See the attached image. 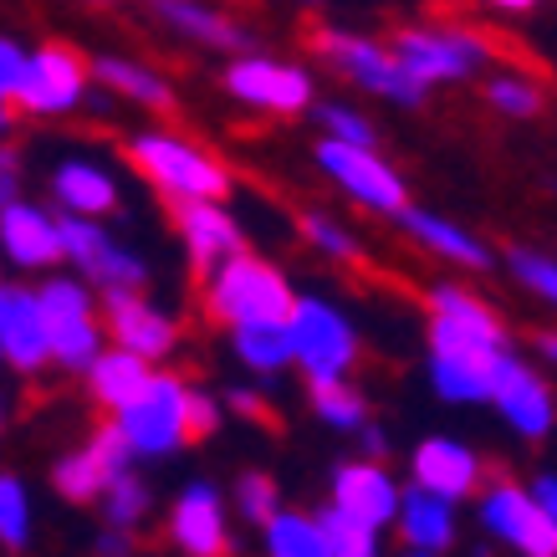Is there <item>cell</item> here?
Returning <instances> with one entry per match:
<instances>
[{
	"mask_svg": "<svg viewBox=\"0 0 557 557\" xmlns=\"http://www.w3.org/2000/svg\"><path fill=\"white\" fill-rule=\"evenodd\" d=\"M424 307H430V388L445 405H491L502 358L511 354L507 322L456 282L430 287Z\"/></svg>",
	"mask_w": 557,
	"mask_h": 557,
	"instance_id": "6da1fadb",
	"label": "cell"
},
{
	"mask_svg": "<svg viewBox=\"0 0 557 557\" xmlns=\"http://www.w3.org/2000/svg\"><path fill=\"white\" fill-rule=\"evenodd\" d=\"M200 312L225 333L240 327H287L297 312L287 271L256 251H236L200 276Z\"/></svg>",
	"mask_w": 557,
	"mask_h": 557,
	"instance_id": "7a4b0ae2",
	"label": "cell"
},
{
	"mask_svg": "<svg viewBox=\"0 0 557 557\" xmlns=\"http://www.w3.org/2000/svg\"><path fill=\"white\" fill-rule=\"evenodd\" d=\"M307 51H312L333 77H343L348 87L369 92V98L388 102V108H409V113H414V108L430 102V87L405 67V57L394 51V41L348 32V26H333V21H312V26H307Z\"/></svg>",
	"mask_w": 557,
	"mask_h": 557,
	"instance_id": "3957f363",
	"label": "cell"
},
{
	"mask_svg": "<svg viewBox=\"0 0 557 557\" xmlns=\"http://www.w3.org/2000/svg\"><path fill=\"white\" fill-rule=\"evenodd\" d=\"M123 159L134 164V174H144L164 205H185V200H231V170L220 164L215 153L195 144L185 134L170 128H138L123 138Z\"/></svg>",
	"mask_w": 557,
	"mask_h": 557,
	"instance_id": "277c9868",
	"label": "cell"
},
{
	"mask_svg": "<svg viewBox=\"0 0 557 557\" xmlns=\"http://www.w3.org/2000/svg\"><path fill=\"white\" fill-rule=\"evenodd\" d=\"M92 57H83L67 41H36L26 47V62L11 83H0L5 119H67L92 102Z\"/></svg>",
	"mask_w": 557,
	"mask_h": 557,
	"instance_id": "5b68a950",
	"label": "cell"
},
{
	"mask_svg": "<svg viewBox=\"0 0 557 557\" xmlns=\"http://www.w3.org/2000/svg\"><path fill=\"white\" fill-rule=\"evenodd\" d=\"M388 41L430 92L475 83L496 67V41L471 21H405V26H394Z\"/></svg>",
	"mask_w": 557,
	"mask_h": 557,
	"instance_id": "8992f818",
	"label": "cell"
},
{
	"mask_svg": "<svg viewBox=\"0 0 557 557\" xmlns=\"http://www.w3.org/2000/svg\"><path fill=\"white\" fill-rule=\"evenodd\" d=\"M220 87L225 98L251 108V113H267V119H302L318 108V77L302 62H287V57H271V51L251 47L231 57L225 72H220Z\"/></svg>",
	"mask_w": 557,
	"mask_h": 557,
	"instance_id": "52a82bcc",
	"label": "cell"
},
{
	"mask_svg": "<svg viewBox=\"0 0 557 557\" xmlns=\"http://www.w3.org/2000/svg\"><path fill=\"white\" fill-rule=\"evenodd\" d=\"M312 164H318V170L327 174L358 210H369V215L399 220L409 210L405 174L379 153V144H348V138L322 134L318 144H312Z\"/></svg>",
	"mask_w": 557,
	"mask_h": 557,
	"instance_id": "ba28073f",
	"label": "cell"
},
{
	"mask_svg": "<svg viewBox=\"0 0 557 557\" xmlns=\"http://www.w3.org/2000/svg\"><path fill=\"white\" fill-rule=\"evenodd\" d=\"M287 333L307 384H318V379H354L358 358H363V338H358V327L348 322L343 307H333L327 297H297Z\"/></svg>",
	"mask_w": 557,
	"mask_h": 557,
	"instance_id": "9c48e42d",
	"label": "cell"
},
{
	"mask_svg": "<svg viewBox=\"0 0 557 557\" xmlns=\"http://www.w3.org/2000/svg\"><path fill=\"white\" fill-rule=\"evenodd\" d=\"M475 522L491 542L511 547L517 557H557V517L537 502L532 486H517L511 475H496L475 496Z\"/></svg>",
	"mask_w": 557,
	"mask_h": 557,
	"instance_id": "30bf717a",
	"label": "cell"
},
{
	"mask_svg": "<svg viewBox=\"0 0 557 557\" xmlns=\"http://www.w3.org/2000/svg\"><path fill=\"white\" fill-rule=\"evenodd\" d=\"M113 420L128 435L138 460H164L174 450L195 445L189 440V384L180 373H153L149 384H144V394H138L134 405H123Z\"/></svg>",
	"mask_w": 557,
	"mask_h": 557,
	"instance_id": "8fae6325",
	"label": "cell"
},
{
	"mask_svg": "<svg viewBox=\"0 0 557 557\" xmlns=\"http://www.w3.org/2000/svg\"><path fill=\"white\" fill-rule=\"evenodd\" d=\"M41 302L51 318V363L62 373H87V363L102 354V307L92 297L87 276H51L41 282Z\"/></svg>",
	"mask_w": 557,
	"mask_h": 557,
	"instance_id": "7c38bea8",
	"label": "cell"
},
{
	"mask_svg": "<svg viewBox=\"0 0 557 557\" xmlns=\"http://www.w3.org/2000/svg\"><path fill=\"white\" fill-rule=\"evenodd\" d=\"M134 460L138 456L128 445V435L119 430V420H108L87 435V445L67 450L51 466V496H62L67 507H98L102 491L113 486V475L134 471Z\"/></svg>",
	"mask_w": 557,
	"mask_h": 557,
	"instance_id": "4fadbf2b",
	"label": "cell"
},
{
	"mask_svg": "<svg viewBox=\"0 0 557 557\" xmlns=\"http://www.w3.org/2000/svg\"><path fill=\"white\" fill-rule=\"evenodd\" d=\"M57 215H62V246H67V261L77 267V276H87L98 292L149 287V261L108 236L92 215H72V210H57Z\"/></svg>",
	"mask_w": 557,
	"mask_h": 557,
	"instance_id": "5bb4252c",
	"label": "cell"
},
{
	"mask_svg": "<svg viewBox=\"0 0 557 557\" xmlns=\"http://www.w3.org/2000/svg\"><path fill=\"white\" fill-rule=\"evenodd\" d=\"M153 26H164L170 36H180L185 47H200V51H220V57H240V51L256 47L251 26L225 11L215 0H144Z\"/></svg>",
	"mask_w": 557,
	"mask_h": 557,
	"instance_id": "9a60e30c",
	"label": "cell"
},
{
	"mask_svg": "<svg viewBox=\"0 0 557 557\" xmlns=\"http://www.w3.org/2000/svg\"><path fill=\"white\" fill-rule=\"evenodd\" d=\"M102 322H108V338L119 348H134L138 358L149 363H164V358L180 348V322L153 307L144 297V287H108L102 292Z\"/></svg>",
	"mask_w": 557,
	"mask_h": 557,
	"instance_id": "2e32d148",
	"label": "cell"
},
{
	"mask_svg": "<svg viewBox=\"0 0 557 557\" xmlns=\"http://www.w3.org/2000/svg\"><path fill=\"white\" fill-rule=\"evenodd\" d=\"M170 542L180 557H236L231 511L210 481H189L170 507Z\"/></svg>",
	"mask_w": 557,
	"mask_h": 557,
	"instance_id": "e0dca14e",
	"label": "cell"
},
{
	"mask_svg": "<svg viewBox=\"0 0 557 557\" xmlns=\"http://www.w3.org/2000/svg\"><path fill=\"white\" fill-rule=\"evenodd\" d=\"M0 358L16 373L51 369V318L41 287H21V282L0 287Z\"/></svg>",
	"mask_w": 557,
	"mask_h": 557,
	"instance_id": "ac0fdd59",
	"label": "cell"
},
{
	"mask_svg": "<svg viewBox=\"0 0 557 557\" xmlns=\"http://www.w3.org/2000/svg\"><path fill=\"white\" fill-rule=\"evenodd\" d=\"M0 251L16 271H51L57 261H67L62 215H51V210L21 200V195L0 200Z\"/></svg>",
	"mask_w": 557,
	"mask_h": 557,
	"instance_id": "d6986e66",
	"label": "cell"
},
{
	"mask_svg": "<svg viewBox=\"0 0 557 557\" xmlns=\"http://www.w3.org/2000/svg\"><path fill=\"white\" fill-rule=\"evenodd\" d=\"M491 405L496 414L517 430L522 440H547L557 424V394L547 388L532 363H522L517 354L502 358V373H496V388H491Z\"/></svg>",
	"mask_w": 557,
	"mask_h": 557,
	"instance_id": "ffe728a7",
	"label": "cell"
},
{
	"mask_svg": "<svg viewBox=\"0 0 557 557\" xmlns=\"http://www.w3.org/2000/svg\"><path fill=\"white\" fill-rule=\"evenodd\" d=\"M409 481H420L450 502H471L486 486V460L456 435H424L409 456Z\"/></svg>",
	"mask_w": 557,
	"mask_h": 557,
	"instance_id": "44dd1931",
	"label": "cell"
},
{
	"mask_svg": "<svg viewBox=\"0 0 557 557\" xmlns=\"http://www.w3.org/2000/svg\"><path fill=\"white\" fill-rule=\"evenodd\" d=\"M333 502H338L343 511H354L358 522L369 527H394L399 522V502H405V486L388 475L384 460H338L333 466Z\"/></svg>",
	"mask_w": 557,
	"mask_h": 557,
	"instance_id": "7402d4cb",
	"label": "cell"
},
{
	"mask_svg": "<svg viewBox=\"0 0 557 557\" xmlns=\"http://www.w3.org/2000/svg\"><path fill=\"white\" fill-rule=\"evenodd\" d=\"M170 220H174V236L185 240L189 267L200 271V276L215 267V261H225V256L246 251V231H240V220L225 210V200L170 205Z\"/></svg>",
	"mask_w": 557,
	"mask_h": 557,
	"instance_id": "603a6c76",
	"label": "cell"
},
{
	"mask_svg": "<svg viewBox=\"0 0 557 557\" xmlns=\"http://www.w3.org/2000/svg\"><path fill=\"white\" fill-rule=\"evenodd\" d=\"M92 77H98V87L108 98L134 102L144 113H159V119H170L180 108V92H174L170 77L159 67H149V62H138V57H123V51H98L92 57Z\"/></svg>",
	"mask_w": 557,
	"mask_h": 557,
	"instance_id": "cb8c5ba5",
	"label": "cell"
},
{
	"mask_svg": "<svg viewBox=\"0 0 557 557\" xmlns=\"http://www.w3.org/2000/svg\"><path fill=\"white\" fill-rule=\"evenodd\" d=\"M399 225H405V236L420 246V251L440 256V261H450V267L460 271H491V246L475 231H466V225H456V220L435 215V210H420V205H409L405 215H399Z\"/></svg>",
	"mask_w": 557,
	"mask_h": 557,
	"instance_id": "d4e9b609",
	"label": "cell"
},
{
	"mask_svg": "<svg viewBox=\"0 0 557 557\" xmlns=\"http://www.w3.org/2000/svg\"><path fill=\"white\" fill-rule=\"evenodd\" d=\"M47 189L57 210H72V215H113L123 205V189L113 180V170H102L98 159H62L57 170L47 174Z\"/></svg>",
	"mask_w": 557,
	"mask_h": 557,
	"instance_id": "484cf974",
	"label": "cell"
},
{
	"mask_svg": "<svg viewBox=\"0 0 557 557\" xmlns=\"http://www.w3.org/2000/svg\"><path fill=\"white\" fill-rule=\"evenodd\" d=\"M456 507L460 502H450V496L420 486V481H409L405 502H399V522H394V532H399L405 547H420V553H450V547L460 542Z\"/></svg>",
	"mask_w": 557,
	"mask_h": 557,
	"instance_id": "4316f807",
	"label": "cell"
},
{
	"mask_svg": "<svg viewBox=\"0 0 557 557\" xmlns=\"http://www.w3.org/2000/svg\"><path fill=\"white\" fill-rule=\"evenodd\" d=\"M153 379V363L149 358H138L134 348H102L92 363H87L83 373V388H87V399L98 409H108V414H119L123 405H134L138 394H144V384Z\"/></svg>",
	"mask_w": 557,
	"mask_h": 557,
	"instance_id": "83f0119b",
	"label": "cell"
},
{
	"mask_svg": "<svg viewBox=\"0 0 557 557\" xmlns=\"http://www.w3.org/2000/svg\"><path fill=\"white\" fill-rule=\"evenodd\" d=\"M261 542H267V557H333V542H327V527L318 511L282 507L261 527Z\"/></svg>",
	"mask_w": 557,
	"mask_h": 557,
	"instance_id": "f1b7e54d",
	"label": "cell"
},
{
	"mask_svg": "<svg viewBox=\"0 0 557 557\" xmlns=\"http://www.w3.org/2000/svg\"><path fill=\"white\" fill-rule=\"evenodd\" d=\"M307 405L327 430H343V435H358L369 424V394L354 384V379H318L307 384Z\"/></svg>",
	"mask_w": 557,
	"mask_h": 557,
	"instance_id": "f546056e",
	"label": "cell"
},
{
	"mask_svg": "<svg viewBox=\"0 0 557 557\" xmlns=\"http://www.w3.org/2000/svg\"><path fill=\"white\" fill-rule=\"evenodd\" d=\"M481 92H486V108H491V113H502V119H511V123L537 119L542 108H547V92H542V83H537V77H527V72H517V67H491Z\"/></svg>",
	"mask_w": 557,
	"mask_h": 557,
	"instance_id": "4dcf8cb0",
	"label": "cell"
},
{
	"mask_svg": "<svg viewBox=\"0 0 557 557\" xmlns=\"http://www.w3.org/2000/svg\"><path fill=\"white\" fill-rule=\"evenodd\" d=\"M231 348H236L240 363L251 373H261V379H276L282 369L297 363L287 327H240V333H231Z\"/></svg>",
	"mask_w": 557,
	"mask_h": 557,
	"instance_id": "1f68e13d",
	"label": "cell"
},
{
	"mask_svg": "<svg viewBox=\"0 0 557 557\" xmlns=\"http://www.w3.org/2000/svg\"><path fill=\"white\" fill-rule=\"evenodd\" d=\"M297 231H302V240L312 246L318 256H327V261H338V267H363L369 261V251H363V240L343 225V220L322 215V210H302V220H297Z\"/></svg>",
	"mask_w": 557,
	"mask_h": 557,
	"instance_id": "d6a6232c",
	"label": "cell"
},
{
	"mask_svg": "<svg viewBox=\"0 0 557 557\" xmlns=\"http://www.w3.org/2000/svg\"><path fill=\"white\" fill-rule=\"evenodd\" d=\"M98 511H102V522L108 527H128V532H138L153 511V491L144 486L134 471H123V475H113V486L102 491Z\"/></svg>",
	"mask_w": 557,
	"mask_h": 557,
	"instance_id": "836d02e7",
	"label": "cell"
},
{
	"mask_svg": "<svg viewBox=\"0 0 557 557\" xmlns=\"http://www.w3.org/2000/svg\"><path fill=\"white\" fill-rule=\"evenodd\" d=\"M0 542H5V553L32 547V496L16 471L0 475Z\"/></svg>",
	"mask_w": 557,
	"mask_h": 557,
	"instance_id": "e575fe53",
	"label": "cell"
},
{
	"mask_svg": "<svg viewBox=\"0 0 557 557\" xmlns=\"http://www.w3.org/2000/svg\"><path fill=\"white\" fill-rule=\"evenodd\" d=\"M322 527H327V542H333V557H379V527L358 522L354 511H343L338 502L318 507Z\"/></svg>",
	"mask_w": 557,
	"mask_h": 557,
	"instance_id": "d590c367",
	"label": "cell"
},
{
	"mask_svg": "<svg viewBox=\"0 0 557 557\" xmlns=\"http://www.w3.org/2000/svg\"><path fill=\"white\" fill-rule=\"evenodd\" d=\"M507 271H511V282H522L532 297H542V302L557 307V256L537 251V246H511Z\"/></svg>",
	"mask_w": 557,
	"mask_h": 557,
	"instance_id": "8d00e7d4",
	"label": "cell"
},
{
	"mask_svg": "<svg viewBox=\"0 0 557 557\" xmlns=\"http://www.w3.org/2000/svg\"><path fill=\"white\" fill-rule=\"evenodd\" d=\"M236 511L251 527H267L271 517L282 511V486H276V475H267V471H240L236 475Z\"/></svg>",
	"mask_w": 557,
	"mask_h": 557,
	"instance_id": "74e56055",
	"label": "cell"
},
{
	"mask_svg": "<svg viewBox=\"0 0 557 557\" xmlns=\"http://www.w3.org/2000/svg\"><path fill=\"white\" fill-rule=\"evenodd\" d=\"M312 119L322 123V134L348 138V144H379V128H373L369 113H358L354 102H318Z\"/></svg>",
	"mask_w": 557,
	"mask_h": 557,
	"instance_id": "f35d334b",
	"label": "cell"
},
{
	"mask_svg": "<svg viewBox=\"0 0 557 557\" xmlns=\"http://www.w3.org/2000/svg\"><path fill=\"white\" fill-rule=\"evenodd\" d=\"M220 420H225V405H220L215 394H205V388L189 384V440L205 445L210 435H220Z\"/></svg>",
	"mask_w": 557,
	"mask_h": 557,
	"instance_id": "ab89813d",
	"label": "cell"
},
{
	"mask_svg": "<svg viewBox=\"0 0 557 557\" xmlns=\"http://www.w3.org/2000/svg\"><path fill=\"white\" fill-rule=\"evenodd\" d=\"M138 553V537L128 527H102L92 537V557H134Z\"/></svg>",
	"mask_w": 557,
	"mask_h": 557,
	"instance_id": "60d3db41",
	"label": "cell"
},
{
	"mask_svg": "<svg viewBox=\"0 0 557 557\" xmlns=\"http://www.w3.org/2000/svg\"><path fill=\"white\" fill-rule=\"evenodd\" d=\"M225 409L231 414H240V420H251V424H267L271 420V409L261 394H251V388H225Z\"/></svg>",
	"mask_w": 557,
	"mask_h": 557,
	"instance_id": "b9f144b4",
	"label": "cell"
},
{
	"mask_svg": "<svg viewBox=\"0 0 557 557\" xmlns=\"http://www.w3.org/2000/svg\"><path fill=\"white\" fill-rule=\"evenodd\" d=\"M481 11L491 16H507V21H522V16H537L542 5H553V0H475Z\"/></svg>",
	"mask_w": 557,
	"mask_h": 557,
	"instance_id": "7bdbcfd3",
	"label": "cell"
},
{
	"mask_svg": "<svg viewBox=\"0 0 557 557\" xmlns=\"http://www.w3.org/2000/svg\"><path fill=\"white\" fill-rule=\"evenodd\" d=\"M358 450H363V456H373V460H388V430L384 424H363V430H358Z\"/></svg>",
	"mask_w": 557,
	"mask_h": 557,
	"instance_id": "ee69618b",
	"label": "cell"
},
{
	"mask_svg": "<svg viewBox=\"0 0 557 557\" xmlns=\"http://www.w3.org/2000/svg\"><path fill=\"white\" fill-rule=\"evenodd\" d=\"M532 491H537V502H542V507H547V511L557 517V475H553V471H542L537 481H532Z\"/></svg>",
	"mask_w": 557,
	"mask_h": 557,
	"instance_id": "f6af8a7d",
	"label": "cell"
},
{
	"mask_svg": "<svg viewBox=\"0 0 557 557\" xmlns=\"http://www.w3.org/2000/svg\"><path fill=\"white\" fill-rule=\"evenodd\" d=\"M532 348H537L547 363H557V333H537V338H532Z\"/></svg>",
	"mask_w": 557,
	"mask_h": 557,
	"instance_id": "bcb514c9",
	"label": "cell"
},
{
	"mask_svg": "<svg viewBox=\"0 0 557 557\" xmlns=\"http://www.w3.org/2000/svg\"><path fill=\"white\" fill-rule=\"evenodd\" d=\"M399 557H445V553H420V547H405Z\"/></svg>",
	"mask_w": 557,
	"mask_h": 557,
	"instance_id": "7dc6e473",
	"label": "cell"
},
{
	"mask_svg": "<svg viewBox=\"0 0 557 557\" xmlns=\"http://www.w3.org/2000/svg\"><path fill=\"white\" fill-rule=\"evenodd\" d=\"M83 5H119V0H83Z\"/></svg>",
	"mask_w": 557,
	"mask_h": 557,
	"instance_id": "c3c4849f",
	"label": "cell"
}]
</instances>
